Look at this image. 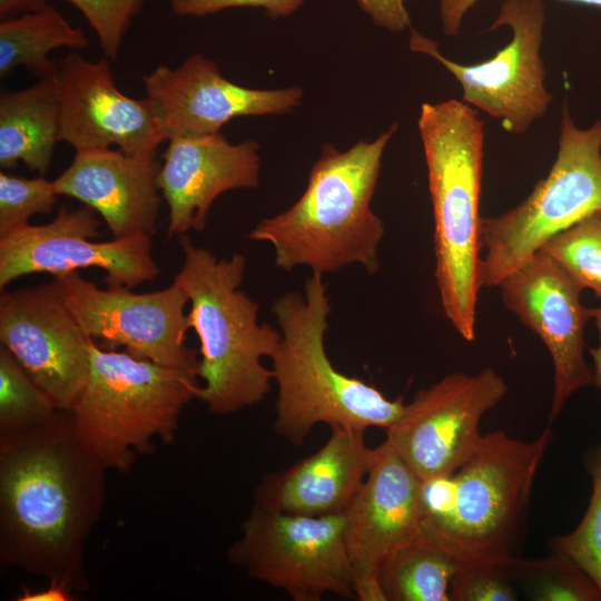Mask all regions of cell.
I'll list each match as a JSON object with an SVG mask.
<instances>
[{"instance_id": "d4e9b609", "label": "cell", "mask_w": 601, "mask_h": 601, "mask_svg": "<svg viewBox=\"0 0 601 601\" xmlns=\"http://www.w3.org/2000/svg\"><path fill=\"white\" fill-rule=\"evenodd\" d=\"M61 412L1 345L0 439L50 423Z\"/></svg>"}, {"instance_id": "4fadbf2b", "label": "cell", "mask_w": 601, "mask_h": 601, "mask_svg": "<svg viewBox=\"0 0 601 601\" xmlns=\"http://www.w3.org/2000/svg\"><path fill=\"white\" fill-rule=\"evenodd\" d=\"M99 236L95 210L62 205L50 223L28 224L0 237V289L26 275L57 276L89 267L104 269L108 288L131 289L157 277L150 235L95 242Z\"/></svg>"}, {"instance_id": "e575fe53", "label": "cell", "mask_w": 601, "mask_h": 601, "mask_svg": "<svg viewBox=\"0 0 601 601\" xmlns=\"http://www.w3.org/2000/svg\"><path fill=\"white\" fill-rule=\"evenodd\" d=\"M75 599L73 591L66 584L49 581L45 589L37 591L23 587L16 601H72Z\"/></svg>"}, {"instance_id": "1f68e13d", "label": "cell", "mask_w": 601, "mask_h": 601, "mask_svg": "<svg viewBox=\"0 0 601 601\" xmlns=\"http://www.w3.org/2000/svg\"><path fill=\"white\" fill-rule=\"evenodd\" d=\"M306 0H170V10L178 17L201 18L227 9H263L270 18L288 17L302 8Z\"/></svg>"}, {"instance_id": "4316f807", "label": "cell", "mask_w": 601, "mask_h": 601, "mask_svg": "<svg viewBox=\"0 0 601 601\" xmlns=\"http://www.w3.org/2000/svg\"><path fill=\"white\" fill-rule=\"evenodd\" d=\"M541 250L601 300V219L597 214L559 233Z\"/></svg>"}, {"instance_id": "3957f363", "label": "cell", "mask_w": 601, "mask_h": 601, "mask_svg": "<svg viewBox=\"0 0 601 601\" xmlns=\"http://www.w3.org/2000/svg\"><path fill=\"white\" fill-rule=\"evenodd\" d=\"M434 217L435 280L443 313L465 341L475 337L481 263L480 199L484 124L456 99L425 102L417 119Z\"/></svg>"}, {"instance_id": "9c48e42d", "label": "cell", "mask_w": 601, "mask_h": 601, "mask_svg": "<svg viewBox=\"0 0 601 601\" xmlns=\"http://www.w3.org/2000/svg\"><path fill=\"white\" fill-rule=\"evenodd\" d=\"M228 560L294 601L355 598L344 512L312 516L253 504Z\"/></svg>"}, {"instance_id": "cb8c5ba5", "label": "cell", "mask_w": 601, "mask_h": 601, "mask_svg": "<svg viewBox=\"0 0 601 601\" xmlns=\"http://www.w3.org/2000/svg\"><path fill=\"white\" fill-rule=\"evenodd\" d=\"M459 555L446 545L420 536L397 550L382 566V601H450Z\"/></svg>"}, {"instance_id": "8fae6325", "label": "cell", "mask_w": 601, "mask_h": 601, "mask_svg": "<svg viewBox=\"0 0 601 601\" xmlns=\"http://www.w3.org/2000/svg\"><path fill=\"white\" fill-rule=\"evenodd\" d=\"M51 285L88 338L198 376L197 351L185 343L188 297L175 282L164 289L132 293L101 289L71 272L53 276Z\"/></svg>"}, {"instance_id": "ba28073f", "label": "cell", "mask_w": 601, "mask_h": 601, "mask_svg": "<svg viewBox=\"0 0 601 601\" xmlns=\"http://www.w3.org/2000/svg\"><path fill=\"white\" fill-rule=\"evenodd\" d=\"M552 437L549 428L531 442L503 431L484 435L479 449L453 473L451 514L435 531L421 536L460 556L515 558L534 479Z\"/></svg>"}, {"instance_id": "836d02e7", "label": "cell", "mask_w": 601, "mask_h": 601, "mask_svg": "<svg viewBox=\"0 0 601 601\" xmlns=\"http://www.w3.org/2000/svg\"><path fill=\"white\" fill-rule=\"evenodd\" d=\"M479 0H440V18L443 32L447 36H457L466 12ZM574 3L601 8V0H563Z\"/></svg>"}, {"instance_id": "5bb4252c", "label": "cell", "mask_w": 601, "mask_h": 601, "mask_svg": "<svg viewBox=\"0 0 601 601\" xmlns=\"http://www.w3.org/2000/svg\"><path fill=\"white\" fill-rule=\"evenodd\" d=\"M0 342L59 411L72 408L89 376V338L51 283L1 292Z\"/></svg>"}, {"instance_id": "4dcf8cb0", "label": "cell", "mask_w": 601, "mask_h": 601, "mask_svg": "<svg viewBox=\"0 0 601 601\" xmlns=\"http://www.w3.org/2000/svg\"><path fill=\"white\" fill-rule=\"evenodd\" d=\"M75 7L96 32L104 56L116 60L124 37L146 0H61Z\"/></svg>"}, {"instance_id": "7c38bea8", "label": "cell", "mask_w": 601, "mask_h": 601, "mask_svg": "<svg viewBox=\"0 0 601 601\" xmlns=\"http://www.w3.org/2000/svg\"><path fill=\"white\" fill-rule=\"evenodd\" d=\"M506 392L490 367L451 373L405 404L385 442L422 480L452 475L479 449L481 418Z\"/></svg>"}, {"instance_id": "277c9868", "label": "cell", "mask_w": 601, "mask_h": 601, "mask_svg": "<svg viewBox=\"0 0 601 601\" xmlns=\"http://www.w3.org/2000/svg\"><path fill=\"white\" fill-rule=\"evenodd\" d=\"M179 245L184 260L174 282L188 297L187 327L200 343L198 400L217 415L256 405L273 381L262 359L272 357L282 334L259 323L258 303L239 289L246 258L242 254L218 258L186 235Z\"/></svg>"}, {"instance_id": "f546056e", "label": "cell", "mask_w": 601, "mask_h": 601, "mask_svg": "<svg viewBox=\"0 0 601 601\" xmlns=\"http://www.w3.org/2000/svg\"><path fill=\"white\" fill-rule=\"evenodd\" d=\"M58 193L43 176L24 178L0 173V237L29 224L37 214L52 211Z\"/></svg>"}, {"instance_id": "30bf717a", "label": "cell", "mask_w": 601, "mask_h": 601, "mask_svg": "<svg viewBox=\"0 0 601 601\" xmlns=\"http://www.w3.org/2000/svg\"><path fill=\"white\" fill-rule=\"evenodd\" d=\"M545 7L541 0H504L489 31L509 27L511 41L487 60L459 63L439 43L412 29V51L439 61L460 83L463 101L499 120L504 130L523 134L543 117L552 102L545 88L541 46Z\"/></svg>"}, {"instance_id": "d590c367", "label": "cell", "mask_w": 601, "mask_h": 601, "mask_svg": "<svg viewBox=\"0 0 601 601\" xmlns=\"http://www.w3.org/2000/svg\"><path fill=\"white\" fill-rule=\"evenodd\" d=\"M47 4H49L48 0H0V18L4 20L33 12L45 8Z\"/></svg>"}, {"instance_id": "2e32d148", "label": "cell", "mask_w": 601, "mask_h": 601, "mask_svg": "<svg viewBox=\"0 0 601 601\" xmlns=\"http://www.w3.org/2000/svg\"><path fill=\"white\" fill-rule=\"evenodd\" d=\"M422 479L384 441L344 511L355 599L382 601L377 577L401 548L421 536Z\"/></svg>"}, {"instance_id": "74e56055", "label": "cell", "mask_w": 601, "mask_h": 601, "mask_svg": "<svg viewBox=\"0 0 601 601\" xmlns=\"http://www.w3.org/2000/svg\"><path fill=\"white\" fill-rule=\"evenodd\" d=\"M597 215H598L599 218L601 219V209L597 213Z\"/></svg>"}, {"instance_id": "44dd1931", "label": "cell", "mask_w": 601, "mask_h": 601, "mask_svg": "<svg viewBox=\"0 0 601 601\" xmlns=\"http://www.w3.org/2000/svg\"><path fill=\"white\" fill-rule=\"evenodd\" d=\"M365 430L331 428L326 443L312 455L279 472L264 475L254 504L312 516L343 513L371 470L377 447H370Z\"/></svg>"}, {"instance_id": "7402d4cb", "label": "cell", "mask_w": 601, "mask_h": 601, "mask_svg": "<svg viewBox=\"0 0 601 601\" xmlns=\"http://www.w3.org/2000/svg\"><path fill=\"white\" fill-rule=\"evenodd\" d=\"M57 75V73H56ZM0 95V166L22 161L43 176L60 141V99L57 76Z\"/></svg>"}, {"instance_id": "8992f818", "label": "cell", "mask_w": 601, "mask_h": 601, "mask_svg": "<svg viewBox=\"0 0 601 601\" xmlns=\"http://www.w3.org/2000/svg\"><path fill=\"white\" fill-rule=\"evenodd\" d=\"M89 355L88 380L69 411L72 430L107 470L128 473L155 440L175 441L183 410L198 398V376L91 338Z\"/></svg>"}, {"instance_id": "6da1fadb", "label": "cell", "mask_w": 601, "mask_h": 601, "mask_svg": "<svg viewBox=\"0 0 601 601\" xmlns=\"http://www.w3.org/2000/svg\"><path fill=\"white\" fill-rule=\"evenodd\" d=\"M107 469L69 412L0 439V564L85 591V549L104 508Z\"/></svg>"}, {"instance_id": "484cf974", "label": "cell", "mask_w": 601, "mask_h": 601, "mask_svg": "<svg viewBox=\"0 0 601 601\" xmlns=\"http://www.w3.org/2000/svg\"><path fill=\"white\" fill-rule=\"evenodd\" d=\"M512 570L532 600L538 601H601L595 582L571 559L552 556L522 560L513 558Z\"/></svg>"}, {"instance_id": "ffe728a7", "label": "cell", "mask_w": 601, "mask_h": 601, "mask_svg": "<svg viewBox=\"0 0 601 601\" xmlns=\"http://www.w3.org/2000/svg\"><path fill=\"white\" fill-rule=\"evenodd\" d=\"M160 166L156 154L81 150L53 184L58 195L75 198L100 215L112 238L151 236L162 198L157 184Z\"/></svg>"}, {"instance_id": "d6986e66", "label": "cell", "mask_w": 601, "mask_h": 601, "mask_svg": "<svg viewBox=\"0 0 601 601\" xmlns=\"http://www.w3.org/2000/svg\"><path fill=\"white\" fill-rule=\"evenodd\" d=\"M259 173V145L254 139L233 144L218 132L168 140L157 179L169 210L168 236L203 230L216 198L258 187Z\"/></svg>"}, {"instance_id": "7a4b0ae2", "label": "cell", "mask_w": 601, "mask_h": 601, "mask_svg": "<svg viewBox=\"0 0 601 601\" xmlns=\"http://www.w3.org/2000/svg\"><path fill=\"white\" fill-rule=\"evenodd\" d=\"M396 130L393 124L374 140H359L344 151L324 145L302 196L262 219L250 239L270 244L276 266L286 272L306 266L324 275L353 264L377 272L385 229L371 203L383 154Z\"/></svg>"}, {"instance_id": "5b68a950", "label": "cell", "mask_w": 601, "mask_h": 601, "mask_svg": "<svg viewBox=\"0 0 601 601\" xmlns=\"http://www.w3.org/2000/svg\"><path fill=\"white\" fill-rule=\"evenodd\" d=\"M280 341L272 355L277 385L274 431L300 446L317 424L387 430L402 415L403 398L390 400L363 380L335 368L325 349L331 304L322 274L312 273L304 295L286 293L273 306Z\"/></svg>"}, {"instance_id": "52a82bcc", "label": "cell", "mask_w": 601, "mask_h": 601, "mask_svg": "<svg viewBox=\"0 0 601 601\" xmlns=\"http://www.w3.org/2000/svg\"><path fill=\"white\" fill-rule=\"evenodd\" d=\"M601 209V120L579 128L563 110L555 161L531 194L481 218V287H496L555 235Z\"/></svg>"}, {"instance_id": "9a60e30c", "label": "cell", "mask_w": 601, "mask_h": 601, "mask_svg": "<svg viewBox=\"0 0 601 601\" xmlns=\"http://www.w3.org/2000/svg\"><path fill=\"white\" fill-rule=\"evenodd\" d=\"M504 305L544 343L553 363L550 421L578 390L593 385L584 358V327L593 308L582 305V288L548 254L535 253L497 286Z\"/></svg>"}, {"instance_id": "e0dca14e", "label": "cell", "mask_w": 601, "mask_h": 601, "mask_svg": "<svg viewBox=\"0 0 601 601\" xmlns=\"http://www.w3.org/2000/svg\"><path fill=\"white\" fill-rule=\"evenodd\" d=\"M165 140L220 132L238 117L287 114L303 100L302 88L253 89L223 76L218 65L200 53L176 68L161 65L142 76Z\"/></svg>"}, {"instance_id": "83f0119b", "label": "cell", "mask_w": 601, "mask_h": 601, "mask_svg": "<svg viewBox=\"0 0 601 601\" xmlns=\"http://www.w3.org/2000/svg\"><path fill=\"white\" fill-rule=\"evenodd\" d=\"M584 465L592 479V494L578 526L555 536L551 546L556 554L574 561L601 591V444L587 451Z\"/></svg>"}, {"instance_id": "ac0fdd59", "label": "cell", "mask_w": 601, "mask_h": 601, "mask_svg": "<svg viewBox=\"0 0 601 601\" xmlns=\"http://www.w3.org/2000/svg\"><path fill=\"white\" fill-rule=\"evenodd\" d=\"M60 141L76 151L112 148L129 155L156 154L165 141L149 98L136 99L115 82L109 59L71 52L58 60Z\"/></svg>"}, {"instance_id": "8d00e7d4", "label": "cell", "mask_w": 601, "mask_h": 601, "mask_svg": "<svg viewBox=\"0 0 601 601\" xmlns=\"http://www.w3.org/2000/svg\"><path fill=\"white\" fill-rule=\"evenodd\" d=\"M593 319L599 334V345L589 348V352L593 359V385L601 390V304L593 308Z\"/></svg>"}, {"instance_id": "f1b7e54d", "label": "cell", "mask_w": 601, "mask_h": 601, "mask_svg": "<svg viewBox=\"0 0 601 601\" xmlns=\"http://www.w3.org/2000/svg\"><path fill=\"white\" fill-rule=\"evenodd\" d=\"M516 558V556H515ZM512 559L495 560L460 556L451 579L453 601H514L518 600Z\"/></svg>"}, {"instance_id": "603a6c76", "label": "cell", "mask_w": 601, "mask_h": 601, "mask_svg": "<svg viewBox=\"0 0 601 601\" xmlns=\"http://www.w3.org/2000/svg\"><path fill=\"white\" fill-rule=\"evenodd\" d=\"M88 38L80 27L72 26L55 7L23 13L0 22V78L18 67L46 78L58 71V61L50 53L59 48L81 49Z\"/></svg>"}, {"instance_id": "d6a6232c", "label": "cell", "mask_w": 601, "mask_h": 601, "mask_svg": "<svg viewBox=\"0 0 601 601\" xmlns=\"http://www.w3.org/2000/svg\"><path fill=\"white\" fill-rule=\"evenodd\" d=\"M408 0H356L361 10L374 24L390 32H402L410 28Z\"/></svg>"}]
</instances>
